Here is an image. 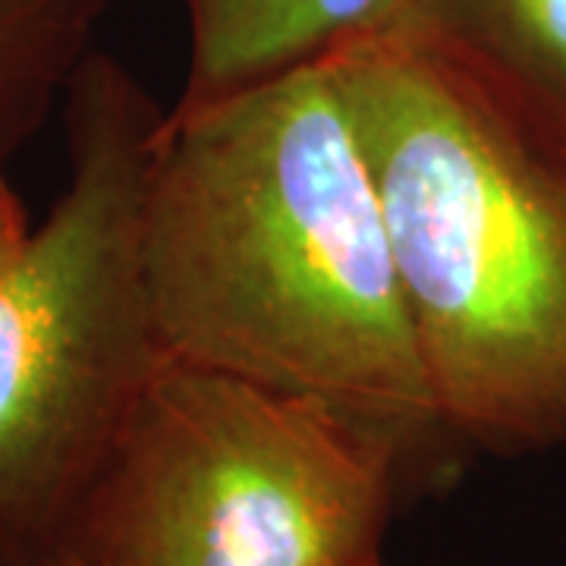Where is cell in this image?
<instances>
[{
	"label": "cell",
	"mask_w": 566,
	"mask_h": 566,
	"mask_svg": "<svg viewBox=\"0 0 566 566\" xmlns=\"http://www.w3.org/2000/svg\"><path fill=\"white\" fill-rule=\"evenodd\" d=\"M142 262L164 356L308 397L428 485L457 457L331 63L164 114Z\"/></svg>",
	"instance_id": "cell-1"
},
{
	"label": "cell",
	"mask_w": 566,
	"mask_h": 566,
	"mask_svg": "<svg viewBox=\"0 0 566 566\" xmlns=\"http://www.w3.org/2000/svg\"><path fill=\"white\" fill-rule=\"evenodd\" d=\"M457 450L566 444V136L409 32L327 54Z\"/></svg>",
	"instance_id": "cell-2"
},
{
	"label": "cell",
	"mask_w": 566,
	"mask_h": 566,
	"mask_svg": "<svg viewBox=\"0 0 566 566\" xmlns=\"http://www.w3.org/2000/svg\"><path fill=\"white\" fill-rule=\"evenodd\" d=\"M164 114L102 51L66 88V186L0 274V566L61 551L164 363L142 262Z\"/></svg>",
	"instance_id": "cell-3"
},
{
	"label": "cell",
	"mask_w": 566,
	"mask_h": 566,
	"mask_svg": "<svg viewBox=\"0 0 566 566\" xmlns=\"http://www.w3.org/2000/svg\"><path fill=\"white\" fill-rule=\"evenodd\" d=\"M397 460L331 406L164 356L63 538L82 566H368Z\"/></svg>",
	"instance_id": "cell-4"
},
{
	"label": "cell",
	"mask_w": 566,
	"mask_h": 566,
	"mask_svg": "<svg viewBox=\"0 0 566 566\" xmlns=\"http://www.w3.org/2000/svg\"><path fill=\"white\" fill-rule=\"evenodd\" d=\"M186 10L192 41L180 102L199 104L397 32L409 0H186Z\"/></svg>",
	"instance_id": "cell-5"
},
{
	"label": "cell",
	"mask_w": 566,
	"mask_h": 566,
	"mask_svg": "<svg viewBox=\"0 0 566 566\" xmlns=\"http://www.w3.org/2000/svg\"><path fill=\"white\" fill-rule=\"evenodd\" d=\"M566 136V0H409L403 29Z\"/></svg>",
	"instance_id": "cell-6"
},
{
	"label": "cell",
	"mask_w": 566,
	"mask_h": 566,
	"mask_svg": "<svg viewBox=\"0 0 566 566\" xmlns=\"http://www.w3.org/2000/svg\"><path fill=\"white\" fill-rule=\"evenodd\" d=\"M107 0H0V161L39 133L82 61Z\"/></svg>",
	"instance_id": "cell-7"
},
{
	"label": "cell",
	"mask_w": 566,
	"mask_h": 566,
	"mask_svg": "<svg viewBox=\"0 0 566 566\" xmlns=\"http://www.w3.org/2000/svg\"><path fill=\"white\" fill-rule=\"evenodd\" d=\"M29 237H32L29 218H25L20 199L3 174V161H0V274L20 259Z\"/></svg>",
	"instance_id": "cell-8"
},
{
	"label": "cell",
	"mask_w": 566,
	"mask_h": 566,
	"mask_svg": "<svg viewBox=\"0 0 566 566\" xmlns=\"http://www.w3.org/2000/svg\"><path fill=\"white\" fill-rule=\"evenodd\" d=\"M35 566H82V564L76 560V557H70L66 551H57V554L44 557V560H41V564H35Z\"/></svg>",
	"instance_id": "cell-9"
},
{
	"label": "cell",
	"mask_w": 566,
	"mask_h": 566,
	"mask_svg": "<svg viewBox=\"0 0 566 566\" xmlns=\"http://www.w3.org/2000/svg\"><path fill=\"white\" fill-rule=\"evenodd\" d=\"M368 566H385V564H381V560H378V564H368Z\"/></svg>",
	"instance_id": "cell-10"
}]
</instances>
